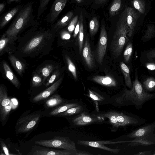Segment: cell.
<instances>
[{
	"label": "cell",
	"mask_w": 155,
	"mask_h": 155,
	"mask_svg": "<svg viewBox=\"0 0 155 155\" xmlns=\"http://www.w3.org/2000/svg\"><path fill=\"white\" fill-rule=\"evenodd\" d=\"M137 68L135 69V76L132 82V87L130 89L125 88L116 101L122 105H132L137 109H141L146 102L155 99V93H150L144 89L138 79Z\"/></svg>",
	"instance_id": "obj_1"
},
{
	"label": "cell",
	"mask_w": 155,
	"mask_h": 155,
	"mask_svg": "<svg viewBox=\"0 0 155 155\" xmlns=\"http://www.w3.org/2000/svg\"><path fill=\"white\" fill-rule=\"evenodd\" d=\"M34 3L33 2L30 1L23 5L14 18L4 34L8 37L18 38V35L24 29L38 24L33 14Z\"/></svg>",
	"instance_id": "obj_2"
},
{
	"label": "cell",
	"mask_w": 155,
	"mask_h": 155,
	"mask_svg": "<svg viewBox=\"0 0 155 155\" xmlns=\"http://www.w3.org/2000/svg\"><path fill=\"white\" fill-rule=\"evenodd\" d=\"M127 16L126 7L119 16L111 43L110 51L115 58L119 56L124 47L127 44L129 40L127 36L130 31V28L127 23Z\"/></svg>",
	"instance_id": "obj_3"
},
{
	"label": "cell",
	"mask_w": 155,
	"mask_h": 155,
	"mask_svg": "<svg viewBox=\"0 0 155 155\" xmlns=\"http://www.w3.org/2000/svg\"><path fill=\"white\" fill-rule=\"evenodd\" d=\"M35 143L39 145L50 148L71 151H76L77 150L75 143L68 137L55 136L51 139L36 140Z\"/></svg>",
	"instance_id": "obj_4"
},
{
	"label": "cell",
	"mask_w": 155,
	"mask_h": 155,
	"mask_svg": "<svg viewBox=\"0 0 155 155\" xmlns=\"http://www.w3.org/2000/svg\"><path fill=\"white\" fill-rule=\"evenodd\" d=\"M41 117L39 112H33L22 115L18 119L15 127L16 134L25 133L33 129Z\"/></svg>",
	"instance_id": "obj_5"
},
{
	"label": "cell",
	"mask_w": 155,
	"mask_h": 155,
	"mask_svg": "<svg viewBox=\"0 0 155 155\" xmlns=\"http://www.w3.org/2000/svg\"><path fill=\"white\" fill-rule=\"evenodd\" d=\"M12 108V102L3 85L0 86V117L2 123L7 119Z\"/></svg>",
	"instance_id": "obj_6"
},
{
	"label": "cell",
	"mask_w": 155,
	"mask_h": 155,
	"mask_svg": "<svg viewBox=\"0 0 155 155\" xmlns=\"http://www.w3.org/2000/svg\"><path fill=\"white\" fill-rule=\"evenodd\" d=\"M107 41L105 26L102 22L96 52V60L100 64H102L106 51Z\"/></svg>",
	"instance_id": "obj_7"
},
{
	"label": "cell",
	"mask_w": 155,
	"mask_h": 155,
	"mask_svg": "<svg viewBox=\"0 0 155 155\" xmlns=\"http://www.w3.org/2000/svg\"><path fill=\"white\" fill-rule=\"evenodd\" d=\"M116 114L119 127L127 125L139 126L146 122L145 119L135 114L127 115L122 112H117Z\"/></svg>",
	"instance_id": "obj_8"
},
{
	"label": "cell",
	"mask_w": 155,
	"mask_h": 155,
	"mask_svg": "<svg viewBox=\"0 0 155 155\" xmlns=\"http://www.w3.org/2000/svg\"><path fill=\"white\" fill-rule=\"evenodd\" d=\"M75 151L57 150L50 147L35 146L27 154L29 155H74Z\"/></svg>",
	"instance_id": "obj_9"
},
{
	"label": "cell",
	"mask_w": 155,
	"mask_h": 155,
	"mask_svg": "<svg viewBox=\"0 0 155 155\" xmlns=\"http://www.w3.org/2000/svg\"><path fill=\"white\" fill-rule=\"evenodd\" d=\"M68 1V0H54L49 12L46 17V21L51 24H54L57 21Z\"/></svg>",
	"instance_id": "obj_10"
},
{
	"label": "cell",
	"mask_w": 155,
	"mask_h": 155,
	"mask_svg": "<svg viewBox=\"0 0 155 155\" xmlns=\"http://www.w3.org/2000/svg\"><path fill=\"white\" fill-rule=\"evenodd\" d=\"M104 120V117L98 115H91L84 112L73 120L74 124L77 126H82L95 122H98Z\"/></svg>",
	"instance_id": "obj_11"
},
{
	"label": "cell",
	"mask_w": 155,
	"mask_h": 155,
	"mask_svg": "<svg viewBox=\"0 0 155 155\" xmlns=\"http://www.w3.org/2000/svg\"><path fill=\"white\" fill-rule=\"evenodd\" d=\"M155 120L152 123L134 130L127 135L129 138L146 137L154 134Z\"/></svg>",
	"instance_id": "obj_12"
},
{
	"label": "cell",
	"mask_w": 155,
	"mask_h": 155,
	"mask_svg": "<svg viewBox=\"0 0 155 155\" xmlns=\"http://www.w3.org/2000/svg\"><path fill=\"white\" fill-rule=\"evenodd\" d=\"M17 38L8 36L4 34L1 37L0 41V55L5 52L11 53L14 50L15 41Z\"/></svg>",
	"instance_id": "obj_13"
},
{
	"label": "cell",
	"mask_w": 155,
	"mask_h": 155,
	"mask_svg": "<svg viewBox=\"0 0 155 155\" xmlns=\"http://www.w3.org/2000/svg\"><path fill=\"white\" fill-rule=\"evenodd\" d=\"M127 22L130 28L128 35L130 38L134 33L137 21L140 17V14L131 7H127Z\"/></svg>",
	"instance_id": "obj_14"
},
{
	"label": "cell",
	"mask_w": 155,
	"mask_h": 155,
	"mask_svg": "<svg viewBox=\"0 0 155 155\" xmlns=\"http://www.w3.org/2000/svg\"><path fill=\"white\" fill-rule=\"evenodd\" d=\"M63 78L61 77L51 86L42 91L33 99L34 102H37L45 100L53 94L60 85Z\"/></svg>",
	"instance_id": "obj_15"
},
{
	"label": "cell",
	"mask_w": 155,
	"mask_h": 155,
	"mask_svg": "<svg viewBox=\"0 0 155 155\" xmlns=\"http://www.w3.org/2000/svg\"><path fill=\"white\" fill-rule=\"evenodd\" d=\"M82 53L87 66L90 69L93 68L95 65L94 58L87 38L85 39Z\"/></svg>",
	"instance_id": "obj_16"
},
{
	"label": "cell",
	"mask_w": 155,
	"mask_h": 155,
	"mask_svg": "<svg viewBox=\"0 0 155 155\" xmlns=\"http://www.w3.org/2000/svg\"><path fill=\"white\" fill-rule=\"evenodd\" d=\"M23 4L17 5L2 15L0 18V28H4L14 18L23 6Z\"/></svg>",
	"instance_id": "obj_17"
},
{
	"label": "cell",
	"mask_w": 155,
	"mask_h": 155,
	"mask_svg": "<svg viewBox=\"0 0 155 155\" xmlns=\"http://www.w3.org/2000/svg\"><path fill=\"white\" fill-rule=\"evenodd\" d=\"M48 32L41 30L38 35L32 38L25 46L24 51L25 52H30L36 48L42 42Z\"/></svg>",
	"instance_id": "obj_18"
},
{
	"label": "cell",
	"mask_w": 155,
	"mask_h": 155,
	"mask_svg": "<svg viewBox=\"0 0 155 155\" xmlns=\"http://www.w3.org/2000/svg\"><path fill=\"white\" fill-rule=\"evenodd\" d=\"M129 142L128 146H147L155 144V134L143 137L134 138L131 140L127 141Z\"/></svg>",
	"instance_id": "obj_19"
},
{
	"label": "cell",
	"mask_w": 155,
	"mask_h": 155,
	"mask_svg": "<svg viewBox=\"0 0 155 155\" xmlns=\"http://www.w3.org/2000/svg\"><path fill=\"white\" fill-rule=\"evenodd\" d=\"M73 15V13L72 11L68 12L62 18L52 24L51 31H56L68 25Z\"/></svg>",
	"instance_id": "obj_20"
},
{
	"label": "cell",
	"mask_w": 155,
	"mask_h": 155,
	"mask_svg": "<svg viewBox=\"0 0 155 155\" xmlns=\"http://www.w3.org/2000/svg\"><path fill=\"white\" fill-rule=\"evenodd\" d=\"M78 144L81 145L87 146L98 148L105 150L109 151L114 153H118L120 149L117 148L115 149L109 148L98 141L78 140L77 142Z\"/></svg>",
	"instance_id": "obj_21"
},
{
	"label": "cell",
	"mask_w": 155,
	"mask_h": 155,
	"mask_svg": "<svg viewBox=\"0 0 155 155\" xmlns=\"http://www.w3.org/2000/svg\"><path fill=\"white\" fill-rule=\"evenodd\" d=\"M91 80L94 82L103 86L107 87H114L117 85L116 81L109 75H96Z\"/></svg>",
	"instance_id": "obj_22"
},
{
	"label": "cell",
	"mask_w": 155,
	"mask_h": 155,
	"mask_svg": "<svg viewBox=\"0 0 155 155\" xmlns=\"http://www.w3.org/2000/svg\"><path fill=\"white\" fill-rule=\"evenodd\" d=\"M3 67L7 78L15 87L18 88H19L20 83L8 65L5 62H4Z\"/></svg>",
	"instance_id": "obj_23"
},
{
	"label": "cell",
	"mask_w": 155,
	"mask_h": 155,
	"mask_svg": "<svg viewBox=\"0 0 155 155\" xmlns=\"http://www.w3.org/2000/svg\"><path fill=\"white\" fill-rule=\"evenodd\" d=\"M8 58L13 68L18 74L22 77L25 69L24 64L13 55H10Z\"/></svg>",
	"instance_id": "obj_24"
},
{
	"label": "cell",
	"mask_w": 155,
	"mask_h": 155,
	"mask_svg": "<svg viewBox=\"0 0 155 155\" xmlns=\"http://www.w3.org/2000/svg\"><path fill=\"white\" fill-rule=\"evenodd\" d=\"M64 100L58 94H54L52 95L46 100L45 105L48 108L55 107L63 103Z\"/></svg>",
	"instance_id": "obj_25"
},
{
	"label": "cell",
	"mask_w": 155,
	"mask_h": 155,
	"mask_svg": "<svg viewBox=\"0 0 155 155\" xmlns=\"http://www.w3.org/2000/svg\"><path fill=\"white\" fill-rule=\"evenodd\" d=\"M120 67L124 75L126 86L130 89H131L132 87V82L130 77L129 69L127 65L123 62L120 63Z\"/></svg>",
	"instance_id": "obj_26"
},
{
	"label": "cell",
	"mask_w": 155,
	"mask_h": 155,
	"mask_svg": "<svg viewBox=\"0 0 155 155\" xmlns=\"http://www.w3.org/2000/svg\"><path fill=\"white\" fill-rule=\"evenodd\" d=\"M79 105L78 104L75 103L63 104L56 107L51 111L49 113V114L51 116L57 115L61 113L66 111L70 108Z\"/></svg>",
	"instance_id": "obj_27"
},
{
	"label": "cell",
	"mask_w": 155,
	"mask_h": 155,
	"mask_svg": "<svg viewBox=\"0 0 155 155\" xmlns=\"http://www.w3.org/2000/svg\"><path fill=\"white\" fill-rule=\"evenodd\" d=\"M99 116L109 119L110 124L113 128L117 129L119 127L117 121L116 112H109L105 113L100 114Z\"/></svg>",
	"instance_id": "obj_28"
},
{
	"label": "cell",
	"mask_w": 155,
	"mask_h": 155,
	"mask_svg": "<svg viewBox=\"0 0 155 155\" xmlns=\"http://www.w3.org/2000/svg\"><path fill=\"white\" fill-rule=\"evenodd\" d=\"M83 19V14L82 12H81L80 15L79 17V20L80 21V28L78 34V46L79 51L80 53H81L82 50L84 38Z\"/></svg>",
	"instance_id": "obj_29"
},
{
	"label": "cell",
	"mask_w": 155,
	"mask_h": 155,
	"mask_svg": "<svg viewBox=\"0 0 155 155\" xmlns=\"http://www.w3.org/2000/svg\"><path fill=\"white\" fill-rule=\"evenodd\" d=\"M143 87L147 92L155 90V78L153 77L147 78L143 83Z\"/></svg>",
	"instance_id": "obj_30"
},
{
	"label": "cell",
	"mask_w": 155,
	"mask_h": 155,
	"mask_svg": "<svg viewBox=\"0 0 155 155\" xmlns=\"http://www.w3.org/2000/svg\"><path fill=\"white\" fill-rule=\"evenodd\" d=\"M155 37V27L153 24L148 26L146 32L142 37L141 40L143 42H146Z\"/></svg>",
	"instance_id": "obj_31"
},
{
	"label": "cell",
	"mask_w": 155,
	"mask_h": 155,
	"mask_svg": "<svg viewBox=\"0 0 155 155\" xmlns=\"http://www.w3.org/2000/svg\"><path fill=\"white\" fill-rule=\"evenodd\" d=\"M83 110L82 107L79 105L78 106L69 108L66 111L58 115L59 116H69L77 114Z\"/></svg>",
	"instance_id": "obj_32"
},
{
	"label": "cell",
	"mask_w": 155,
	"mask_h": 155,
	"mask_svg": "<svg viewBox=\"0 0 155 155\" xmlns=\"http://www.w3.org/2000/svg\"><path fill=\"white\" fill-rule=\"evenodd\" d=\"M51 0H39L36 19L39 20L42 14L47 9L48 4Z\"/></svg>",
	"instance_id": "obj_33"
},
{
	"label": "cell",
	"mask_w": 155,
	"mask_h": 155,
	"mask_svg": "<svg viewBox=\"0 0 155 155\" xmlns=\"http://www.w3.org/2000/svg\"><path fill=\"white\" fill-rule=\"evenodd\" d=\"M54 69V67L52 64H47L43 67L40 71V74L43 78V82L50 74Z\"/></svg>",
	"instance_id": "obj_34"
},
{
	"label": "cell",
	"mask_w": 155,
	"mask_h": 155,
	"mask_svg": "<svg viewBox=\"0 0 155 155\" xmlns=\"http://www.w3.org/2000/svg\"><path fill=\"white\" fill-rule=\"evenodd\" d=\"M88 96L94 102L96 105L97 110L98 111V102L104 100V98L98 93L90 89H88Z\"/></svg>",
	"instance_id": "obj_35"
},
{
	"label": "cell",
	"mask_w": 155,
	"mask_h": 155,
	"mask_svg": "<svg viewBox=\"0 0 155 155\" xmlns=\"http://www.w3.org/2000/svg\"><path fill=\"white\" fill-rule=\"evenodd\" d=\"M89 31L91 36L94 35L97 32L99 27V22L96 17L93 18L89 23Z\"/></svg>",
	"instance_id": "obj_36"
},
{
	"label": "cell",
	"mask_w": 155,
	"mask_h": 155,
	"mask_svg": "<svg viewBox=\"0 0 155 155\" xmlns=\"http://www.w3.org/2000/svg\"><path fill=\"white\" fill-rule=\"evenodd\" d=\"M121 5V0H114L109 9V13L110 15L114 16L119 11Z\"/></svg>",
	"instance_id": "obj_37"
},
{
	"label": "cell",
	"mask_w": 155,
	"mask_h": 155,
	"mask_svg": "<svg viewBox=\"0 0 155 155\" xmlns=\"http://www.w3.org/2000/svg\"><path fill=\"white\" fill-rule=\"evenodd\" d=\"M133 51V45L131 42L130 41L127 43L123 54L124 60L126 62L128 63L129 62L131 58Z\"/></svg>",
	"instance_id": "obj_38"
},
{
	"label": "cell",
	"mask_w": 155,
	"mask_h": 155,
	"mask_svg": "<svg viewBox=\"0 0 155 155\" xmlns=\"http://www.w3.org/2000/svg\"><path fill=\"white\" fill-rule=\"evenodd\" d=\"M132 3L134 8L138 12L144 14L145 10V4L143 0H133Z\"/></svg>",
	"instance_id": "obj_39"
},
{
	"label": "cell",
	"mask_w": 155,
	"mask_h": 155,
	"mask_svg": "<svg viewBox=\"0 0 155 155\" xmlns=\"http://www.w3.org/2000/svg\"><path fill=\"white\" fill-rule=\"evenodd\" d=\"M65 58L68 70L71 73L74 78L76 80L77 78L76 70L74 64L68 55H66Z\"/></svg>",
	"instance_id": "obj_40"
},
{
	"label": "cell",
	"mask_w": 155,
	"mask_h": 155,
	"mask_svg": "<svg viewBox=\"0 0 155 155\" xmlns=\"http://www.w3.org/2000/svg\"><path fill=\"white\" fill-rule=\"evenodd\" d=\"M43 82V79L40 75L37 73L34 75L32 80V85L33 87L40 86L42 85Z\"/></svg>",
	"instance_id": "obj_41"
},
{
	"label": "cell",
	"mask_w": 155,
	"mask_h": 155,
	"mask_svg": "<svg viewBox=\"0 0 155 155\" xmlns=\"http://www.w3.org/2000/svg\"><path fill=\"white\" fill-rule=\"evenodd\" d=\"M78 21V17L77 15L75 16L71 20L67 27V30L69 33H71L74 31Z\"/></svg>",
	"instance_id": "obj_42"
},
{
	"label": "cell",
	"mask_w": 155,
	"mask_h": 155,
	"mask_svg": "<svg viewBox=\"0 0 155 155\" xmlns=\"http://www.w3.org/2000/svg\"><path fill=\"white\" fill-rule=\"evenodd\" d=\"M59 74L60 72L59 70H57L55 71L48 80L47 82L45 84V87H47L50 84L53 83L56 79L59 76Z\"/></svg>",
	"instance_id": "obj_43"
},
{
	"label": "cell",
	"mask_w": 155,
	"mask_h": 155,
	"mask_svg": "<svg viewBox=\"0 0 155 155\" xmlns=\"http://www.w3.org/2000/svg\"><path fill=\"white\" fill-rule=\"evenodd\" d=\"M0 145L5 154L7 155H12L9 153L8 150L4 142L1 140H0Z\"/></svg>",
	"instance_id": "obj_44"
},
{
	"label": "cell",
	"mask_w": 155,
	"mask_h": 155,
	"mask_svg": "<svg viewBox=\"0 0 155 155\" xmlns=\"http://www.w3.org/2000/svg\"><path fill=\"white\" fill-rule=\"evenodd\" d=\"M146 57L150 60L155 58V49L148 51L147 53Z\"/></svg>",
	"instance_id": "obj_45"
},
{
	"label": "cell",
	"mask_w": 155,
	"mask_h": 155,
	"mask_svg": "<svg viewBox=\"0 0 155 155\" xmlns=\"http://www.w3.org/2000/svg\"><path fill=\"white\" fill-rule=\"evenodd\" d=\"M61 37L63 40H68L71 37L69 32L65 31H62L61 33Z\"/></svg>",
	"instance_id": "obj_46"
},
{
	"label": "cell",
	"mask_w": 155,
	"mask_h": 155,
	"mask_svg": "<svg viewBox=\"0 0 155 155\" xmlns=\"http://www.w3.org/2000/svg\"><path fill=\"white\" fill-rule=\"evenodd\" d=\"M93 155L89 152L85 150H77L74 153V155Z\"/></svg>",
	"instance_id": "obj_47"
},
{
	"label": "cell",
	"mask_w": 155,
	"mask_h": 155,
	"mask_svg": "<svg viewBox=\"0 0 155 155\" xmlns=\"http://www.w3.org/2000/svg\"><path fill=\"white\" fill-rule=\"evenodd\" d=\"M80 28V21L78 20L77 25L74 29V32L73 35V37L75 38L78 34Z\"/></svg>",
	"instance_id": "obj_48"
},
{
	"label": "cell",
	"mask_w": 155,
	"mask_h": 155,
	"mask_svg": "<svg viewBox=\"0 0 155 155\" xmlns=\"http://www.w3.org/2000/svg\"><path fill=\"white\" fill-rule=\"evenodd\" d=\"M136 155H155V150L146 151L143 152H141L136 154Z\"/></svg>",
	"instance_id": "obj_49"
},
{
	"label": "cell",
	"mask_w": 155,
	"mask_h": 155,
	"mask_svg": "<svg viewBox=\"0 0 155 155\" xmlns=\"http://www.w3.org/2000/svg\"><path fill=\"white\" fill-rule=\"evenodd\" d=\"M146 67L148 69L150 70H155V63L153 62H148L146 64Z\"/></svg>",
	"instance_id": "obj_50"
},
{
	"label": "cell",
	"mask_w": 155,
	"mask_h": 155,
	"mask_svg": "<svg viewBox=\"0 0 155 155\" xmlns=\"http://www.w3.org/2000/svg\"><path fill=\"white\" fill-rule=\"evenodd\" d=\"M6 4L4 2L1 3L0 4V13L1 14L5 8Z\"/></svg>",
	"instance_id": "obj_51"
},
{
	"label": "cell",
	"mask_w": 155,
	"mask_h": 155,
	"mask_svg": "<svg viewBox=\"0 0 155 155\" xmlns=\"http://www.w3.org/2000/svg\"><path fill=\"white\" fill-rule=\"evenodd\" d=\"M21 0H7L6 3L8 4H10L14 2L18 3L20 2Z\"/></svg>",
	"instance_id": "obj_52"
},
{
	"label": "cell",
	"mask_w": 155,
	"mask_h": 155,
	"mask_svg": "<svg viewBox=\"0 0 155 155\" xmlns=\"http://www.w3.org/2000/svg\"><path fill=\"white\" fill-rule=\"evenodd\" d=\"M107 0H94L95 3L98 4H102L105 3Z\"/></svg>",
	"instance_id": "obj_53"
},
{
	"label": "cell",
	"mask_w": 155,
	"mask_h": 155,
	"mask_svg": "<svg viewBox=\"0 0 155 155\" xmlns=\"http://www.w3.org/2000/svg\"><path fill=\"white\" fill-rule=\"evenodd\" d=\"M75 0L78 3H80L83 1V0Z\"/></svg>",
	"instance_id": "obj_54"
}]
</instances>
